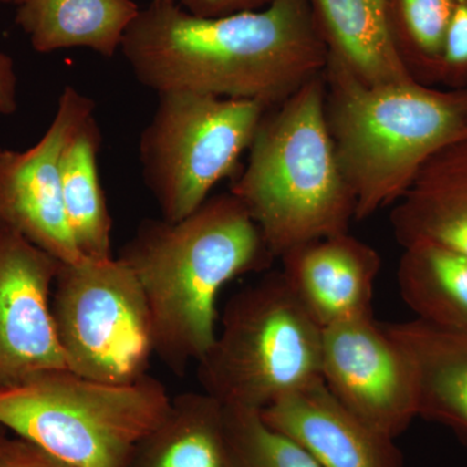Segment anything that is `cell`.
Wrapping results in <instances>:
<instances>
[{
	"label": "cell",
	"instance_id": "1",
	"mask_svg": "<svg viewBox=\"0 0 467 467\" xmlns=\"http://www.w3.org/2000/svg\"><path fill=\"white\" fill-rule=\"evenodd\" d=\"M137 81L156 94L189 91L278 106L324 75L327 51L308 0H276L221 17L152 0L122 39Z\"/></svg>",
	"mask_w": 467,
	"mask_h": 467
},
{
	"label": "cell",
	"instance_id": "2",
	"mask_svg": "<svg viewBox=\"0 0 467 467\" xmlns=\"http://www.w3.org/2000/svg\"><path fill=\"white\" fill-rule=\"evenodd\" d=\"M119 259L142 285L156 358L183 376L216 340L223 288L265 269L275 257L247 209L229 192L209 196L182 220H144Z\"/></svg>",
	"mask_w": 467,
	"mask_h": 467
},
{
	"label": "cell",
	"instance_id": "3",
	"mask_svg": "<svg viewBox=\"0 0 467 467\" xmlns=\"http://www.w3.org/2000/svg\"><path fill=\"white\" fill-rule=\"evenodd\" d=\"M325 82L326 119L356 221L395 205L429 160L467 138V88L414 78L368 85L331 61Z\"/></svg>",
	"mask_w": 467,
	"mask_h": 467
},
{
	"label": "cell",
	"instance_id": "4",
	"mask_svg": "<svg viewBox=\"0 0 467 467\" xmlns=\"http://www.w3.org/2000/svg\"><path fill=\"white\" fill-rule=\"evenodd\" d=\"M230 192L279 259L306 243L348 233L356 202L326 119L325 73L266 110Z\"/></svg>",
	"mask_w": 467,
	"mask_h": 467
},
{
	"label": "cell",
	"instance_id": "5",
	"mask_svg": "<svg viewBox=\"0 0 467 467\" xmlns=\"http://www.w3.org/2000/svg\"><path fill=\"white\" fill-rule=\"evenodd\" d=\"M171 401L150 376L109 384L50 368L0 389V427L70 466L128 467Z\"/></svg>",
	"mask_w": 467,
	"mask_h": 467
},
{
	"label": "cell",
	"instance_id": "6",
	"mask_svg": "<svg viewBox=\"0 0 467 467\" xmlns=\"http://www.w3.org/2000/svg\"><path fill=\"white\" fill-rule=\"evenodd\" d=\"M322 335L284 273L267 275L227 303L213 346L196 364L202 391L261 411L322 379Z\"/></svg>",
	"mask_w": 467,
	"mask_h": 467
},
{
	"label": "cell",
	"instance_id": "7",
	"mask_svg": "<svg viewBox=\"0 0 467 467\" xmlns=\"http://www.w3.org/2000/svg\"><path fill=\"white\" fill-rule=\"evenodd\" d=\"M140 140L147 189L161 218L180 221L238 169L267 109L254 100L189 91L158 94Z\"/></svg>",
	"mask_w": 467,
	"mask_h": 467
},
{
	"label": "cell",
	"instance_id": "8",
	"mask_svg": "<svg viewBox=\"0 0 467 467\" xmlns=\"http://www.w3.org/2000/svg\"><path fill=\"white\" fill-rule=\"evenodd\" d=\"M52 316L67 370L109 384L149 376L152 321L140 281L124 261L60 264Z\"/></svg>",
	"mask_w": 467,
	"mask_h": 467
},
{
	"label": "cell",
	"instance_id": "9",
	"mask_svg": "<svg viewBox=\"0 0 467 467\" xmlns=\"http://www.w3.org/2000/svg\"><path fill=\"white\" fill-rule=\"evenodd\" d=\"M321 376L344 407L393 441L420 417L413 359L374 316L324 328Z\"/></svg>",
	"mask_w": 467,
	"mask_h": 467
},
{
	"label": "cell",
	"instance_id": "10",
	"mask_svg": "<svg viewBox=\"0 0 467 467\" xmlns=\"http://www.w3.org/2000/svg\"><path fill=\"white\" fill-rule=\"evenodd\" d=\"M94 113L91 98L75 86H66L38 142L26 150L0 149V230L16 234L63 264L84 259L64 211V150Z\"/></svg>",
	"mask_w": 467,
	"mask_h": 467
},
{
	"label": "cell",
	"instance_id": "11",
	"mask_svg": "<svg viewBox=\"0 0 467 467\" xmlns=\"http://www.w3.org/2000/svg\"><path fill=\"white\" fill-rule=\"evenodd\" d=\"M60 264L0 230V389L39 371L67 368L52 316Z\"/></svg>",
	"mask_w": 467,
	"mask_h": 467
},
{
	"label": "cell",
	"instance_id": "12",
	"mask_svg": "<svg viewBox=\"0 0 467 467\" xmlns=\"http://www.w3.org/2000/svg\"><path fill=\"white\" fill-rule=\"evenodd\" d=\"M260 414L321 467H405L395 441L356 417L322 379L278 399Z\"/></svg>",
	"mask_w": 467,
	"mask_h": 467
},
{
	"label": "cell",
	"instance_id": "13",
	"mask_svg": "<svg viewBox=\"0 0 467 467\" xmlns=\"http://www.w3.org/2000/svg\"><path fill=\"white\" fill-rule=\"evenodd\" d=\"M285 281L322 328L371 317L380 256L348 233L306 243L281 257Z\"/></svg>",
	"mask_w": 467,
	"mask_h": 467
},
{
	"label": "cell",
	"instance_id": "14",
	"mask_svg": "<svg viewBox=\"0 0 467 467\" xmlns=\"http://www.w3.org/2000/svg\"><path fill=\"white\" fill-rule=\"evenodd\" d=\"M389 221L402 247L427 241L467 256V138L429 160Z\"/></svg>",
	"mask_w": 467,
	"mask_h": 467
},
{
	"label": "cell",
	"instance_id": "15",
	"mask_svg": "<svg viewBox=\"0 0 467 467\" xmlns=\"http://www.w3.org/2000/svg\"><path fill=\"white\" fill-rule=\"evenodd\" d=\"M308 3L327 51V61L343 67L368 85L413 79L393 45L383 0Z\"/></svg>",
	"mask_w": 467,
	"mask_h": 467
},
{
	"label": "cell",
	"instance_id": "16",
	"mask_svg": "<svg viewBox=\"0 0 467 467\" xmlns=\"http://www.w3.org/2000/svg\"><path fill=\"white\" fill-rule=\"evenodd\" d=\"M413 359L420 417L451 430L467 445V330L420 319L384 324Z\"/></svg>",
	"mask_w": 467,
	"mask_h": 467
},
{
	"label": "cell",
	"instance_id": "17",
	"mask_svg": "<svg viewBox=\"0 0 467 467\" xmlns=\"http://www.w3.org/2000/svg\"><path fill=\"white\" fill-rule=\"evenodd\" d=\"M128 467H238L225 405L204 391L171 398L167 414L137 445Z\"/></svg>",
	"mask_w": 467,
	"mask_h": 467
},
{
	"label": "cell",
	"instance_id": "18",
	"mask_svg": "<svg viewBox=\"0 0 467 467\" xmlns=\"http://www.w3.org/2000/svg\"><path fill=\"white\" fill-rule=\"evenodd\" d=\"M140 11L134 0H26L15 21L41 54L84 47L109 58Z\"/></svg>",
	"mask_w": 467,
	"mask_h": 467
},
{
	"label": "cell",
	"instance_id": "19",
	"mask_svg": "<svg viewBox=\"0 0 467 467\" xmlns=\"http://www.w3.org/2000/svg\"><path fill=\"white\" fill-rule=\"evenodd\" d=\"M100 144V129L94 115L67 144L61 164L67 226L79 254L94 260L113 257V221L98 171Z\"/></svg>",
	"mask_w": 467,
	"mask_h": 467
},
{
	"label": "cell",
	"instance_id": "20",
	"mask_svg": "<svg viewBox=\"0 0 467 467\" xmlns=\"http://www.w3.org/2000/svg\"><path fill=\"white\" fill-rule=\"evenodd\" d=\"M402 248L398 284L404 303L426 324L467 330V256L427 241Z\"/></svg>",
	"mask_w": 467,
	"mask_h": 467
},
{
	"label": "cell",
	"instance_id": "21",
	"mask_svg": "<svg viewBox=\"0 0 467 467\" xmlns=\"http://www.w3.org/2000/svg\"><path fill=\"white\" fill-rule=\"evenodd\" d=\"M393 45L413 78L434 86L454 0H383Z\"/></svg>",
	"mask_w": 467,
	"mask_h": 467
},
{
	"label": "cell",
	"instance_id": "22",
	"mask_svg": "<svg viewBox=\"0 0 467 467\" xmlns=\"http://www.w3.org/2000/svg\"><path fill=\"white\" fill-rule=\"evenodd\" d=\"M226 416L238 467H321L299 444L267 425L260 411L226 407Z\"/></svg>",
	"mask_w": 467,
	"mask_h": 467
},
{
	"label": "cell",
	"instance_id": "23",
	"mask_svg": "<svg viewBox=\"0 0 467 467\" xmlns=\"http://www.w3.org/2000/svg\"><path fill=\"white\" fill-rule=\"evenodd\" d=\"M436 84L467 88V0H454Z\"/></svg>",
	"mask_w": 467,
	"mask_h": 467
},
{
	"label": "cell",
	"instance_id": "24",
	"mask_svg": "<svg viewBox=\"0 0 467 467\" xmlns=\"http://www.w3.org/2000/svg\"><path fill=\"white\" fill-rule=\"evenodd\" d=\"M0 467H75L55 459L32 442L12 436L0 441Z\"/></svg>",
	"mask_w": 467,
	"mask_h": 467
},
{
	"label": "cell",
	"instance_id": "25",
	"mask_svg": "<svg viewBox=\"0 0 467 467\" xmlns=\"http://www.w3.org/2000/svg\"><path fill=\"white\" fill-rule=\"evenodd\" d=\"M276 0H180V5L201 17H221L238 12L257 11Z\"/></svg>",
	"mask_w": 467,
	"mask_h": 467
},
{
	"label": "cell",
	"instance_id": "26",
	"mask_svg": "<svg viewBox=\"0 0 467 467\" xmlns=\"http://www.w3.org/2000/svg\"><path fill=\"white\" fill-rule=\"evenodd\" d=\"M17 110V76L14 60L0 51V115H14Z\"/></svg>",
	"mask_w": 467,
	"mask_h": 467
},
{
	"label": "cell",
	"instance_id": "27",
	"mask_svg": "<svg viewBox=\"0 0 467 467\" xmlns=\"http://www.w3.org/2000/svg\"><path fill=\"white\" fill-rule=\"evenodd\" d=\"M2 3H15V5H23L26 0H0Z\"/></svg>",
	"mask_w": 467,
	"mask_h": 467
},
{
	"label": "cell",
	"instance_id": "28",
	"mask_svg": "<svg viewBox=\"0 0 467 467\" xmlns=\"http://www.w3.org/2000/svg\"><path fill=\"white\" fill-rule=\"evenodd\" d=\"M5 438V430L3 427H0V441Z\"/></svg>",
	"mask_w": 467,
	"mask_h": 467
},
{
	"label": "cell",
	"instance_id": "29",
	"mask_svg": "<svg viewBox=\"0 0 467 467\" xmlns=\"http://www.w3.org/2000/svg\"><path fill=\"white\" fill-rule=\"evenodd\" d=\"M159 2H164V3H177V0H159Z\"/></svg>",
	"mask_w": 467,
	"mask_h": 467
}]
</instances>
